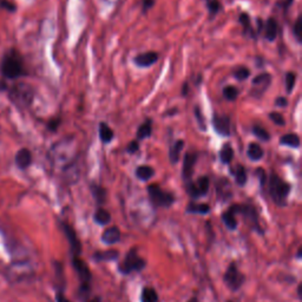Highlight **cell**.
I'll return each mask as SVG.
<instances>
[{"label": "cell", "mask_w": 302, "mask_h": 302, "mask_svg": "<svg viewBox=\"0 0 302 302\" xmlns=\"http://www.w3.org/2000/svg\"><path fill=\"white\" fill-rule=\"evenodd\" d=\"M1 74L6 79L13 80L26 75L24 59L22 54L14 49H10L4 53L1 62Z\"/></svg>", "instance_id": "6da1fadb"}, {"label": "cell", "mask_w": 302, "mask_h": 302, "mask_svg": "<svg viewBox=\"0 0 302 302\" xmlns=\"http://www.w3.org/2000/svg\"><path fill=\"white\" fill-rule=\"evenodd\" d=\"M269 195H271L273 202L278 207H286L287 199H288L292 185L288 182L283 181L277 174L272 173L269 177Z\"/></svg>", "instance_id": "7a4b0ae2"}, {"label": "cell", "mask_w": 302, "mask_h": 302, "mask_svg": "<svg viewBox=\"0 0 302 302\" xmlns=\"http://www.w3.org/2000/svg\"><path fill=\"white\" fill-rule=\"evenodd\" d=\"M72 267L77 273L78 277L80 280V288H79V295L84 298V301L88 299V295L91 289V282H92V274L90 271L88 263L82 260L79 256H72Z\"/></svg>", "instance_id": "3957f363"}, {"label": "cell", "mask_w": 302, "mask_h": 302, "mask_svg": "<svg viewBox=\"0 0 302 302\" xmlns=\"http://www.w3.org/2000/svg\"><path fill=\"white\" fill-rule=\"evenodd\" d=\"M138 249L136 247L130 249L126 254V257L118 264V271L123 275H130L132 273L142 272L147 266V262L143 257L138 255Z\"/></svg>", "instance_id": "277c9868"}, {"label": "cell", "mask_w": 302, "mask_h": 302, "mask_svg": "<svg viewBox=\"0 0 302 302\" xmlns=\"http://www.w3.org/2000/svg\"><path fill=\"white\" fill-rule=\"evenodd\" d=\"M234 213L236 215H242L243 219L248 223L254 231H256L260 235H263V229L260 225V219H258V211L255 205L248 204V203H243V204H233L230 205Z\"/></svg>", "instance_id": "5b68a950"}, {"label": "cell", "mask_w": 302, "mask_h": 302, "mask_svg": "<svg viewBox=\"0 0 302 302\" xmlns=\"http://www.w3.org/2000/svg\"><path fill=\"white\" fill-rule=\"evenodd\" d=\"M148 195L153 208H169L175 202L174 194L164 191L158 184L148 185Z\"/></svg>", "instance_id": "8992f818"}, {"label": "cell", "mask_w": 302, "mask_h": 302, "mask_svg": "<svg viewBox=\"0 0 302 302\" xmlns=\"http://www.w3.org/2000/svg\"><path fill=\"white\" fill-rule=\"evenodd\" d=\"M223 281L226 286L233 292H237L246 282V275L240 271L235 262H231L223 275Z\"/></svg>", "instance_id": "52a82bcc"}, {"label": "cell", "mask_w": 302, "mask_h": 302, "mask_svg": "<svg viewBox=\"0 0 302 302\" xmlns=\"http://www.w3.org/2000/svg\"><path fill=\"white\" fill-rule=\"evenodd\" d=\"M60 228H62L66 240L70 245V251H71L72 256H79L82 252V243H80L79 237L74 229V226L69 225L68 222H60Z\"/></svg>", "instance_id": "ba28073f"}, {"label": "cell", "mask_w": 302, "mask_h": 302, "mask_svg": "<svg viewBox=\"0 0 302 302\" xmlns=\"http://www.w3.org/2000/svg\"><path fill=\"white\" fill-rule=\"evenodd\" d=\"M10 97L12 98L14 103L27 106L30 105L32 100H33V91H32L30 86L25 85V84H19V85L14 86L11 90Z\"/></svg>", "instance_id": "9c48e42d"}, {"label": "cell", "mask_w": 302, "mask_h": 302, "mask_svg": "<svg viewBox=\"0 0 302 302\" xmlns=\"http://www.w3.org/2000/svg\"><path fill=\"white\" fill-rule=\"evenodd\" d=\"M209 177L202 176L195 182H188L187 183V193L188 195L193 200L201 199V197L205 196L209 190Z\"/></svg>", "instance_id": "30bf717a"}, {"label": "cell", "mask_w": 302, "mask_h": 302, "mask_svg": "<svg viewBox=\"0 0 302 302\" xmlns=\"http://www.w3.org/2000/svg\"><path fill=\"white\" fill-rule=\"evenodd\" d=\"M197 156L196 152H187L184 156V161H183V168H182V178L184 179L185 183L191 181V177L194 174V168L197 162Z\"/></svg>", "instance_id": "8fae6325"}, {"label": "cell", "mask_w": 302, "mask_h": 302, "mask_svg": "<svg viewBox=\"0 0 302 302\" xmlns=\"http://www.w3.org/2000/svg\"><path fill=\"white\" fill-rule=\"evenodd\" d=\"M213 127L220 136L228 137L230 135V118L226 115H214Z\"/></svg>", "instance_id": "7c38bea8"}, {"label": "cell", "mask_w": 302, "mask_h": 302, "mask_svg": "<svg viewBox=\"0 0 302 302\" xmlns=\"http://www.w3.org/2000/svg\"><path fill=\"white\" fill-rule=\"evenodd\" d=\"M122 239V233L121 229L117 226H107L104 229L103 234H101V241H103L105 245L112 246L116 245L117 242H120Z\"/></svg>", "instance_id": "4fadbf2b"}, {"label": "cell", "mask_w": 302, "mask_h": 302, "mask_svg": "<svg viewBox=\"0 0 302 302\" xmlns=\"http://www.w3.org/2000/svg\"><path fill=\"white\" fill-rule=\"evenodd\" d=\"M158 60V53L153 51H148L145 53H141L138 56L133 58V63L138 66V68H149L153 65Z\"/></svg>", "instance_id": "5bb4252c"}, {"label": "cell", "mask_w": 302, "mask_h": 302, "mask_svg": "<svg viewBox=\"0 0 302 302\" xmlns=\"http://www.w3.org/2000/svg\"><path fill=\"white\" fill-rule=\"evenodd\" d=\"M32 152L26 148H23L20 149L18 152L16 153V157H14V162H16V165L19 168V169L25 170L27 169L28 167L32 164Z\"/></svg>", "instance_id": "9a60e30c"}, {"label": "cell", "mask_w": 302, "mask_h": 302, "mask_svg": "<svg viewBox=\"0 0 302 302\" xmlns=\"http://www.w3.org/2000/svg\"><path fill=\"white\" fill-rule=\"evenodd\" d=\"M120 257V252L117 249H107V251L96 252L92 255V258L96 262H109V261H116Z\"/></svg>", "instance_id": "2e32d148"}, {"label": "cell", "mask_w": 302, "mask_h": 302, "mask_svg": "<svg viewBox=\"0 0 302 302\" xmlns=\"http://www.w3.org/2000/svg\"><path fill=\"white\" fill-rule=\"evenodd\" d=\"M216 195L217 199L222 200V201H226L231 197V188L230 183L228 179L221 178L219 182L216 183Z\"/></svg>", "instance_id": "e0dca14e"}, {"label": "cell", "mask_w": 302, "mask_h": 302, "mask_svg": "<svg viewBox=\"0 0 302 302\" xmlns=\"http://www.w3.org/2000/svg\"><path fill=\"white\" fill-rule=\"evenodd\" d=\"M278 33V25L277 22L274 18L267 19L266 24H264V38L268 42H274L277 39Z\"/></svg>", "instance_id": "ac0fdd59"}, {"label": "cell", "mask_w": 302, "mask_h": 302, "mask_svg": "<svg viewBox=\"0 0 302 302\" xmlns=\"http://www.w3.org/2000/svg\"><path fill=\"white\" fill-rule=\"evenodd\" d=\"M222 221L228 230H236L237 229L236 214L234 213V210L231 209V207H229L228 210H226L225 213L222 214Z\"/></svg>", "instance_id": "d6986e66"}, {"label": "cell", "mask_w": 302, "mask_h": 302, "mask_svg": "<svg viewBox=\"0 0 302 302\" xmlns=\"http://www.w3.org/2000/svg\"><path fill=\"white\" fill-rule=\"evenodd\" d=\"M183 147H184V141H182V139H178V141H176L175 143L171 145L169 149V159L171 164L178 163Z\"/></svg>", "instance_id": "ffe728a7"}, {"label": "cell", "mask_w": 302, "mask_h": 302, "mask_svg": "<svg viewBox=\"0 0 302 302\" xmlns=\"http://www.w3.org/2000/svg\"><path fill=\"white\" fill-rule=\"evenodd\" d=\"M211 208L207 203H195L190 202L187 207V213L189 214H200V215H207L210 213Z\"/></svg>", "instance_id": "44dd1931"}, {"label": "cell", "mask_w": 302, "mask_h": 302, "mask_svg": "<svg viewBox=\"0 0 302 302\" xmlns=\"http://www.w3.org/2000/svg\"><path fill=\"white\" fill-rule=\"evenodd\" d=\"M94 221L100 226H107L111 222V214L104 208H98L94 214Z\"/></svg>", "instance_id": "7402d4cb"}, {"label": "cell", "mask_w": 302, "mask_h": 302, "mask_svg": "<svg viewBox=\"0 0 302 302\" xmlns=\"http://www.w3.org/2000/svg\"><path fill=\"white\" fill-rule=\"evenodd\" d=\"M91 193H92V196H94L95 201L97 202L98 205H101L104 204L106 201V189L101 187V185H97V184H91Z\"/></svg>", "instance_id": "603a6c76"}, {"label": "cell", "mask_w": 302, "mask_h": 302, "mask_svg": "<svg viewBox=\"0 0 302 302\" xmlns=\"http://www.w3.org/2000/svg\"><path fill=\"white\" fill-rule=\"evenodd\" d=\"M247 155H248V157L252 161H260V159H262L264 152L262 148L260 147V144L251 143L248 147V150H247Z\"/></svg>", "instance_id": "cb8c5ba5"}, {"label": "cell", "mask_w": 302, "mask_h": 302, "mask_svg": "<svg viewBox=\"0 0 302 302\" xmlns=\"http://www.w3.org/2000/svg\"><path fill=\"white\" fill-rule=\"evenodd\" d=\"M158 294L152 287H144L141 293V302H157Z\"/></svg>", "instance_id": "d4e9b609"}, {"label": "cell", "mask_w": 302, "mask_h": 302, "mask_svg": "<svg viewBox=\"0 0 302 302\" xmlns=\"http://www.w3.org/2000/svg\"><path fill=\"white\" fill-rule=\"evenodd\" d=\"M153 175H155V170L149 165H141L136 169V176L141 181H149Z\"/></svg>", "instance_id": "484cf974"}, {"label": "cell", "mask_w": 302, "mask_h": 302, "mask_svg": "<svg viewBox=\"0 0 302 302\" xmlns=\"http://www.w3.org/2000/svg\"><path fill=\"white\" fill-rule=\"evenodd\" d=\"M234 158V150L230 144H225L220 151V159L223 164H230Z\"/></svg>", "instance_id": "4316f807"}, {"label": "cell", "mask_w": 302, "mask_h": 302, "mask_svg": "<svg viewBox=\"0 0 302 302\" xmlns=\"http://www.w3.org/2000/svg\"><path fill=\"white\" fill-rule=\"evenodd\" d=\"M280 143L282 145H288L290 148L300 147V137L296 133H287L280 138Z\"/></svg>", "instance_id": "83f0119b"}, {"label": "cell", "mask_w": 302, "mask_h": 302, "mask_svg": "<svg viewBox=\"0 0 302 302\" xmlns=\"http://www.w3.org/2000/svg\"><path fill=\"white\" fill-rule=\"evenodd\" d=\"M100 137L103 143H110L113 139V131L106 123L101 122L100 124Z\"/></svg>", "instance_id": "f1b7e54d"}, {"label": "cell", "mask_w": 302, "mask_h": 302, "mask_svg": "<svg viewBox=\"0 0 302 302\" xmlns=\"http://www.w3.org/2000/svg\"><path fill=\"white\" fill-rule=\"evenodd\" d=\"M152 121L151 120H147L144 122L143 124H142L141 126L138 127L137 130V138L138 139H145L148 138L151 135V132H152Z\"/></svg>", "instance_id": "f546056e"}, {"label": "cell", "mask_w": 302, "mask_h": 302, "mask_svg": "<svg viewBox=\"0 0 302 302\" xmlns=\"http://www.w3.org/2000/svg\"><path fill=\"white\" fill-rule=\"evenodd\" d=\"M240 23L242 24L243 28H245V34H249V36H252V38H255V31L254 28H252V23H251V18H249L248 13H242L240 16Z\"/></svg>", "instance_id": "4dcf8cb0"}, {"label": "cell", "mask_w": 302, "mask_h": 302, "mask_svg": "<svg viewBox=\"0 0 302 302\" xmlns=\"http://www.w3.org/2000/svg\"><path fill=\"white\" fill-rule=\"evenodd\" d=\"M247 179H248V177H247L246 169L242 165H237L236 171H235V182H236V184L239 187H245Z\"/></svg>", "instance_id": "1f68e13d"}, {"label": "cell", "mask_w": 302, "mask_h": 302, "mask_svg": "<svg viewBox=\"0 0 302 302\" xmlns=\"http://www.w3.org/2000/svg\"><path fill=\"white\" fill-rule=\"evenodd\" d=\"M271 80H272V76L267 74V72H264V74H260L252 79V85L254 86L262 85L264 88H268L269 84H271Z\"/></svg>", "instance_id": "d6a6232c"}, {"label": "cell", "mask_w": 302, "mask_h": 302, "mask_svg": "<svg viewBox=\"0 0 302 302\" xmlns=\"http://www.w3.org/2000/svg\"><path fill=\"white\" fill-rule=\"evenodd\" d=\"M223 97H225L226 101H234L239 97V89L234 85L226 86V88L223 89Z\"/></svg>", "instance_id": "836d02e7"}, {"label": "cell", "mask_w": 302, "mask_h": 302, "mask_svg": "<svg viewBox=\"0 0 302 302\" xmlns=\"http://www.w3.org/2000/svg\"><path fill=\"white\" fill-rule=\"evenodd\" d=\"M207 8L209 13H210V17L213 18V17L216 16L221 10L220 0H207Z\"/></svg>", "instance_id": "e575fe53"}, {"label": "cell", "mask_w": 302, "mask_h": 302, "mask_svg": "<svg viewBox=\"0 0 302 302\" xmlns=\"http://www.w3.org/2000/svg\"><path fill=\"white\" fill-rule=\"evenodd\" d=\"M252 132H254V135L256 136L258 139H261V141H269L271 139V135H269V132L267 131L266 129H263V127L261 126H254L252 127Z\"/></svg>", "instance_id": "d590c367"}, {"label": "cell", "mask_w": 302, "mask_h": 302, "mask_svg": "<svg viewBox=\"0 0 302 302\" xmlns=\"http://www.w3.org/2000/svg\"><path fill=\"white\" fill-rule=\"evenodd\" d=\"M296 83V75L294 72H288L286 75V90L288 94H292V91L295 88Z\"/></svg>", "instance_id": "8d00e7d4"}, {"label": "cell", "mask_w": 302, "mask_h": 302, "mask_svg": "<svg viewBox=\"0 0 302 302\" xmlns=\"http://www.w3.org/2000/svg\"><path fill=\"white\" fill-rule=\"evenodd\" d=\"M234 76L236 77V79L242 82V80H246L251 76V71H249L248 68H245V66H239V68L235 70Z\"/></svg>", "instance_id": "74e56055"}, {"label": "cell", "mask_w": 302, "mask_h": 302, "mask_svg": "<svg viewBox=\"0 0 302 302\" xmlns=\"http://www.w3.org/2000/svg\"><path fill=\"white\" fill-rule=\"evenodd\" d=\"M293 33H294L296 40H298L299 43H301V33H302V20H301V17H299V18L296 19L295 24H294V26H293Z\"/></svg>", "instance_id": "f35d334b"}, {"label": "cell", "mask_w": 302, "mask_h": 302, "mask_svg": "<svg viewBox=\"0 0 302 302\" xmlns=\"http://www.w3.org/2000/svg\"><path fill=\"white\" fill-rule=\"evenodd\" d=\"M269 118H271V120L274 122V124H277V126H284V123H286V122H284V120H283V116L281 115L280 112H277V111L271 112V113H269Z\"/></svg>", "instance_id": "ab89813d"}, {"label": "cell", "mask_w": 302, "mask_h": 302, "mask_svg": "<svg viewBox=\"0 0 302 302\" xmlns=\"http://www.w3.org/2000/svg\"><path fill=\"white\" fill-rule=\"evenodd\" d=\"M195 116H196L197 123H199V127L202 130V131H205V122H204V118H203L201 109H200L199 106L195 107Z\"/></svg>", "instance_id": "60d3db41"}, {"label": "cell", "mask_w": 302, "mask_h": 302, "mask_svg": "<svg viewBox=\"0 0 302 302\" xmlns=\"http://www.w3.org/2000/svg\"><path fill=\"white\" fill-rule=\"evenodd\" d=\"M0 7L6 8V10L10 11V12L16 11V5H14L13 2L8 1V0H0Z\"/></svg>", "instance_id": "b9f144b4"}, {"label": "cell", "mask_w": 302, "mask_h": 302, "mask_svg": "<svg viewBox=\"0 0 302 302\" xmlns=\"http://www.w3.org/2000/svg\"><path fill=\"white\" fill-rule=\"evenodd\" d=\"M256 175L258 176V178H260V183H261V187H264V184H266V179H267V176H266V171H264L263 169H261V168H257L256 169Z\"/></svg>", "instance_id": "7bdbcfd3"}, {"label": "cell", "mask_w": 302, "mask_h": 302, "mask_svg": "<svg viewBox=\"0 0 302 302\" xmlns=\"http://www.w3.org/2000/svg\"><path fill=\"white\" fill-rule=\"evenodd\" d=\"M138 149H139L138 142L137 141H132V142H130L129 145H127L126 151L129 153H135V152H137Z\"/></svg>", "instance_id": "ee69618b"}, {"label": "cell", "mask_w": 302, "mask_h": 302, "mask_svg": "<svg viewBox=\"0 0 302 302\" xmlns=\"http://www.w3.org/2000/svg\"><path fill=\"white\" fill-rule=\"evenodd\" d=\"M155 4V0H142V8H143V13H147L151 7Z\"/></svg>", "instance_id": "f6af8a7d"}, {"label": "cell", "mask_w": 302, "mask_h": 302, "mask_svg": "<svg viewBox=\"0 0 302 302\" xmlns=\"http://www.w3.org/2000/svg\"><path fill=\"white\" fill-rule=\"evenodd\" d=\"M56 301L57 302H71L68 298H66L65 295H64L63 290H57V293H56Z\"/></svg>", "instance_id": "bcb514c9"}, {"label": "cell", "mask_w": 302, "mask_h": 302, "mask_svg": "<svg viewBox=\"0 0 302 302\" xmlns=\"http://www.w3.org/2000/svg\"><path fill=\"white\" fill-rule=\"evenodd\" d=\"M293 1H294V0H280V1L277 2V6L278 7H281V8H284V10H287V8H288L290 5L293 4Z\"/></svg>", "instance_id": "7dc6e473"}, {"label": "cell", "mask_w": 302, "mask_h": 302, "mask_svg": "<svg viewBox=\"0 0 302 302\" xmlns=\"http://www.w3.org/2000/svg\"><path fill=\"white\" fill-rule=\"evenodd\" d=\"M59 124H60L59 120H52L50 123L48 124L49 130H51V131H56V130L58 129V126H59Z\"/></svg>", "instance_id": "c3c4849f"}, {"label": "cell", "mask_w": 302, "mask_h": 302, "mask_svg": "<svg viewBox=\"0 0 302 302\" xmlns=\"http://www.w3.org/2000/svg\"><path fill=\"white\" fill-rule=\"evenodd\" d=\"M275 105L280 106V107H284L288 105V101H287V98H284V97H277V101H275Z\"/></svg>", "instance_id": "681fc988"}, {"label": "cell", "mask_w": 302, "mask_h": 302, "mask_svg": "<svg viewBox=\"0 0 302 302\" xmlns=\"http://www.w3.org/2000/svg\"><path fill=\"white\" fill-rule=\"evenodd\" d=\"M84 302H101V296H94V298L91 299H86Z\"/></svg>", "instance_id": "f907efd6"}, {"label": "cell", "mask_w": 302, "mask_h": 302, "mask_svg": "<svg viewBox=\"0 0 302 302\" xmlns=\"http://www.w3.org/2000/svg\"><path fill=\"white\" fill-rule=\"evenodd\" d=\"M187 94H188V83H184L182 88V96H185Z\"/></svg>", "instance_id": "816d5d0a"}, {"label": "cell", "mask_w": 302, "mask_h": 302, "mask_svg": "<svg viewBox=\"0 0 302 302\" xmlns=\"http://www.w3.org/2000/svg\"><path fill=\"white\" fill-rule=\"evenodd\" d=\"M301 288H302V283H299L298 284V296H299V299L302 298V290H301Z\"/></svg>", "instance_id": "f5cc1de1"}, {"label": "cell", "mask_w": 302, "mask_h": 302, "mask_svg": "<svg viewBox=\"0 0 302 302\" xmlns=\"http://www.w3.org/2000/svg\"><path fill=\"white\" fill-rule=\"evenodd\" d=\"M301 256H302V247L300 246L298 248V252H296V257L298 258H301Z\"/></svg>", "instance_id": "db71d44e"}, {"label": "cell", "mask_w": 302, "mask_h": 302, "mask_svg": "<svg viewBox=\"0 0 302 302\" xmlns=\"http://www.w3.org/2000/svg\"><path fill=\"white\" fill-rule=\"evenodd\" d=\"M187 302H199V300H197V298H196V296H193V298H191V299H189V300H188Z\"/></svg>", "instance_id": "11a10c76"}, {"label": "cell", "mask_w": 302, "mask_h": 302, "mask_svg": "<svg viewBox=\"0 0 302 302\" xmlns=\"http://www.w3.org/2000/svg\"><path fill=\"white\" fill-rule=\"evenodd\" d=\"M226 302H233V301H226Z\"/></svg>", "instance_id": "9f6ffc18"}]
</instances>
